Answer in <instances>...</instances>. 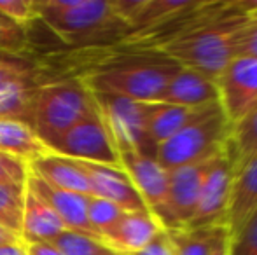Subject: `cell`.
<instances>
[{"mask_svg": "<svg viewBox=\"0 0 257 255\" xmlns=\"http://www.w3.org/2000/svg\"><path fill=\"white\" fill-rule=\"evenodd\" d=\"M245 16L234 2H206L198 20L179 37L158 49L180 67L217 81L234 58Z\"/></svg>", "mask_w": 257, "mask_h": 255, "instance_id": "1", "label": "cell"}, {"mask_svg": "<svg viewBox=\"0 0 257 255\" xmlns=\"http://www.w3.org/2000/svg\"><path fill=\"white\" fill-rule=\"evenodd\" d=\"M180 65L161 51H133L119 55L107 65L82 75L93 95H114L135 102H156Z\"/></svg>", "mask_w": 257, "mask_h": 255, "instance_id": "2", "label": "cell"}, {"mask_svg": "<svg viewBox=\"0 0 257 255\" xmlns=\"http://www.w3.org/2000/svg\"><path fill=\"white\" fill-rule=\"evenodd\" d=\"M35 13L67 46H91L117 41L130 28L114 13L110 0H35Z\"/></svg>", "mask_w": 257, "mask_h": 255, "instance_id": "3", "label": "cell"}, {"mask_svg": "<svg viewBox=\"0 0 257 255\" xmlns=\"http://www.w3.org/2000/svg\"><path fill=\"white\" fill-rule=\"evenodd\" d=\"M98 112L95 95L79 79H65L34 89L28 124L49 145L79 121Z\"/></svg>", "mask_w": 257, "mask_h": 255, "instance_id": "4", "label": "cell"}, {"mask_svg": "<svg viewBox=\"0 0 257 255\" xmlns=\"http://www.w3.org/2000/svg\"><path fill=\"white\" fill-rule=\"evenodd\" d=\"M231 124L217 103L203 117L156 147V159L166 170L210 161L229 149Z\"/></svg>", "mask_w": 257, "mask_h": 255, "instance_id": "5", "label": "cell"}, {"mask_svg": "<svg viewBox=\"0 0 257 255\" xmlns=\"http://www.w3.org/2000/svg\"><path fill=\"white\" fill-rule=\"evenodd\" d=\"M98 114L117 152H139L156 157L147 131V103L114 95H95Z\"/></svg>", "mask_w": 257, "mask_h": 255, "instance_id": "6", "label": "cell"}, {"mask_svg": "<svg viewBox=\"0 0 257 255\" xmlns=\"http://www.w3.org/2000/svg\"><path fill=\"white\" fill-rule=\"evenodd\" d=\"M49 150L58 156L82 163L121 166L119 152L98 112L79 121L75 126L63 133L49 145Z\"/></svg>", "mask_w": 257, "mask_h": 255, "instance_id": "7", "label": "cell"}, {"mask_svg": "<svg viewBox=\"0 0 257 255\" xmlns=\"http://www.w3.org/2000/svg\"><path fill=\"white\" fill-rule=\"evenodd\" d=\"M119 163L126 171L147 211L166 231H175L168 208V170L153 156L139 152H119Z\"/></svg>", "mask_w": 257, "mask_h": 255, "instance_id": "8", "label": "cell"}, {"mask_svg": "<svg viewBox=\"0 0 257 255\" xmlns=\"http://www.w3.org/2000/svg\"><path fill=\"white\" fill-rule=\"evenodd\" d=\"M234 163L229 149L212 161L206 170L201 189L198 194L194 213L186 229L226 227V210L229 199L231 180H233Z\"/></svg>", "mask_w": 257, "mask_h": 255, "instance_id": "9", "label": "cell"}, {"mask_svg": "<svg viewBox=\"0 0 257 255\" xmlns=\"http://www.w3.org/2000/svg\"><path fill=\"white\" fill-rule=\"evenodd\" d=\"M219 105L229 124L240 123L257 107V58L234 56L215 81Z\"/></svg>", "mask_w": 257, "mask_h": 255, "instance_id": "10", "label": "cell"}, {"mask_svg": "<svg viewBox=\"0 0 257 255\" xmlns=\"http://www.w3.org/2000/svg\"><path fill=\"white\" fill-rule=\"evenodd\" d=\"M88 177L91 196L102 197L124 211H147L140 194L121 166H107V164H93L77 161Z\"/></svg>", "mask_w": 257, "mask_h": 255, "instance_id": "11", "label": "cell"}, {"mask_svg": "<svg viewBox=\"0 0 257 255\" xmlns=\"http://www.w3.org/2000/svg\"><path fill=\"white\" fill-rule=\"evenodd\" d=\"M213 159L168 170V208L175 231L186 229L189 224L194 213L201 182Z\"/></svg>", "mask_w": 257, "mask_h": 255, "instance_id": "12", "label": "cell"}, {"mask_svg": "<svg viewBox=\"0 0 257 255\" xmlns=\"http://www.w3.org/2000/svg\"><path fill=\"white\" fill-rule=\"evenodd\" d=\"M233 163V180L224 222L229 236L240 231L241 225L257 211V157H247Z\"/></svg>", "mask_w": 257, "mask_h": 255, "instance_id": "13", "label": "cell"}, {"mask_svg": "<svg viewBox=\"0 0 257 255\" xmlns=\"http://www.w3.org/2000/svg\"><path fill=\"white\" fill-rule=\"evenodd\" d=\"M156 102L186 109H201L219 103V91L213 79L180 67Z\"/></svg>", "mask_w": 257, "mask_h": 255, "instance_id": "14", "label": "cell"}, {"mask_svg": "<svg viewBox=\"0 0 257 255\" xmlns=\"http://www.w3.org/2000/svg\"><path fill=\"white\" fill-rule=\"evenodd\" d=\"M27 187L30 191H34L39 197H42L53 208V211L61 218V222H63L68 231L84 232V234L95 236L88 224L89 196L51 187L46 182H42L41 178L34 177L30 171H28Z\"/></svg>", "mask_w": 257, "mask_h": 255, "instance_id": "15", "label": "cell"}, {"mask_svg": "<svg viewBox=\"0 0 257 255\" xmlns=\"http://www.w3.org/2000/svg\"><path fill=\"white\" fill-rule=\"evenodd\" d=\"M161 229V224L149 211H124L102 241L117 255H135Z\"/></svg>", "mask_w": 257, "mask_h": 255, "instance_id": "16", "label": "cell"}, {"mask_svg": "<svg viewBox=\"0 0 257 255\" xmlns=\"http://www.w3.org/2000/svg\"><path fill=\"white\" fill-rule=\"evenodd\" d=\"M63 231H67V227L61 222V218L53 211V208L42 197H39L34 191L27 187L23 218H21V241L25 245L51 243Z\"/></svg>", "mask_w": 257, "mask_h": 255, "instance_id": "17", "label": "cell"}, {"mask_svg": "<svg viewBox=\"0 0 257 255\" xmlns=\"http://www.w3.org/2000/svg\"><path fill=\"white\" fill-rule=\"evenodd\" d=\"M28 171L51 187L91 196L88 177L74 159L49 152L28 164Z\"/></svg>", "mask_w": 257, "mask_h": 255, "instance_id": "18", "label": "cell"}, {"mask_svg": "<svg viewBox=\"0 0 257 255\" xmlns=\"http://www.w3.org/2000/svg\"><path fill=\"white\" fill-rule=\"evenodd\" d=\"M215 105L201 107V109H186V107L168 105V103L149 102L147 103V131H149L151 140L158 147L159 143L172 138L180 129L203 117Z\"/></svg>", "mask_w": 257, "mask_h": 255, "instance_id": "19", "label": "cell"}, {"mask_svg": "<svg viewBox=\"0 0 257 255\" xmlns=\"http://www.w3.org/2000/svg\"><path fill=\"white\" fill-rule=\"evenodd\" d=\"M0 152L30 164L51 150L28 123L6 117L0 119Z\"/></svg>", "mask_w": 257, "mask_h": 255, "instance_id": "20", "label": "cell"}, {"mask_svg": "<svg viewBox=\"0 0 257 255\" xmlns=\"http://www.w3.org/2000/svg\"><path fill=\"white\" fill-rule=\"evenodd\" d=\"M170 232L175 255H212L215 246L229 236L226 227L179 229Z\"/></svg>", "mask_w": 257, "mask_h": 255, "instance_id": "21", "label": "cell"}, {"mask_svg": "<svg viewBox=\"0 0 257 255\" xmlns=\"http://www.w3.org/2000/svg\"><path fill=\"white\" fill-rule=\"evenodd\" d=\"M27 184H0V227L20 238Z\"/></svg>", "mask_w": 257, "mask_h": 255, "instance_id": "22", "label": "cell"}, {"mask_svg": "<svg viewBox=\"0 0 257 255\" xmlns=\"http://www.w3.org/2000/svg\"><path fill=\"white\" fill-rule=\"evenodd\" d=\"M229 154L233 161L257 157V107L231 126Z\"/></svg>", "mask_w": 257, "mask_h": 255, "instance_id": "23", "label": "cell"}, {"mask_svg": "<svg viewBox=\"0 0 257 255\" xmlns=\"http://www.w3.org/2000/svg\"><path fill=\"white\" fill-rule=\"evenodd\" d=\"M51 243L63 255H117L96 236L68 231V229L56 236Z\"/></svg>", "mask_w": 257, "mask_h": 255, "instance_id": "24", "label": "cell"}, {"mask_svg": "<svg viewBox=\"0 0 257 255\" xmlns=\"http://www.w3.org/2000/svg\"><path fill=\"white\" fill-rule=\"evenodd\" d=\"M35 68L28 60L16 55H0V91L13 86H34Z\"/></svg>", "mask_w": 257, "mask_h": 255, "instance_id": "25", "label": "cell"}, {"mask_svg": "<svg viewBox=\"0 0 257 255\" xmlns=\"http://www.w3.org/2000/svg\"><path fill=\"white\" fill-rule=\"evenodd\" d=\"M37 86L39 84L13 86V88L0 91V119L9 117V119H21L28 123L32 95Z\"/></svg>", "mask_w": 257, "mask_h": 255, "instance_id": "26", "label": "cell"}, {"mask_svg": "<svg viewBox=\"0 0 257 255\" xmlns=\"http://www.w3.org/2000/svg\"><path fill=\"white\" fill-rule=\"evenodd\" d=\"M124 210L115 206L114 203L102 197L89 196L88 201V224L91 227L93 234L102 239L122 217Z\"/></svg>", "mask_w": 257, "mask_h": 255, "instance_id": "27", "label": "cell"}, {"mask_svg": "<svg viewBox=\"0 0 257 255\" xmlns=\"http://www.w3.org/2000/svg\"><path fill=\"white\" fill-rule=\"evenodd\" d=\"M30 48L28 27L11 21L0 14V55H21Z\"/></svg>", "mask_w": 257, "mask_h": 255, "instance_id": "28", "label": "cell"}, {"mask_svg": "<svg viewBox=\"0 0 257 255\" xmlns=\"http://www.w3.org/2000/svg\"><path fill=\"white\" fill-rule=\"evenodd\" d=\"M229 255H257V211L229 236Z\"/></svg>", "mask_w": 257, "mask_h": 255, "instance_id": "29", "label": "cell"}, {"mask_svg": "<svg viewBox=\"0 0 257 255\" xmlns=\"http://www.w3.org/2000/svg\"><path fill=\"white\" fill-rule=\"evenodd\" d=\"M0 14L21 27H30L37 20L35 0H0Z\"/></svg>", "mask_w": 257, "mask_h": 255, "instance_id": "30", "label": "cell"}, {"mask_svg": "<svg viewBox=\"0 0 257 255\" xmlns=\"http://www.w3.org/2000/svg\"><path fill=\"white\" fill-rule=\"evenodd\" d=\"M234 56L257 58V13L252 14V16H247V20H245L236 39Z\"/></svg>", "mask_w": 257, "mask_h": 255, "instance_id": "31", "label": "cell"}, {"mask_svg": "<svg viewBox=\"0 0 257 255\" xmlns=\"http://www.w3.org/2000/svg\"><path fill=\"white\" fill-rule=\"evenodd\" d=\"M28 164L0 152V184H27Z\"/></svg>", "mask_w": 257, "mask_h": 255, "instance_id": "32", "label": "cell"}, {"mask_svg": "<svg viewBox=\"0 0 257 255\" xmlns=\"http://www.w3.org/2000/svg\"><path fill=\"white\" fill-rule=\"evenodd\" d=\"M135 255H175L172 232L166 231V229H161V231Z\"/></svg>", "mask_w": 257, "mask_h": 255, "instance_id": "33", "label": "cell"}, {"mask_svg": "<svg viewBox=\"0 0 257 255\" xmlns=\"http://www.w3.org/2000/svg\"><path fill=\"white\" fill-rule=\"evenodd\" d=\"M28 255H63L53 243H32L27 245Z\"/></svg>", "mask_w": 257, "mask_h": 255, "instance_id": "34", "label": "cell"}, {"mask_svg": "<svg viewBox=\"0 0 257 255\" xmlns=\"http://www.w3.org/2000/svg\"><path fill=\"white\" fill-rule=\"evenodd\" d=\"M0 255H28L27 245H25L21 239L13 243H6V245H0Z\"/></svg>", "mask_w": 257, "mask_h": 255, "instance_id": "35", "label": "cell"}, {"mask_svg": "<svg viewBox=\"0 0 257 255\" xmlns=\"http://www.w3.org/2000/svg\"><path fill=\"white\" fill-rule=\"evenodd\" d=\"M18 236L13 234V232L6 231L4 227H0V245H6V243H13V241H18Z\"/></svg>", "mask_w": 257, "mask_h": 255, "instance_id": "36", "label": "cell"}, {"mask_svg": "<svg viewBox=\"0 0 257 255\" xmlns=\"http://www.w3.org/2000/svg\"><path fill=\"white\" fill-rule=\"evenodd\" d=\"M212 255H229V236L215 246V250L212 252Z\"/></svg>", "mask_w": 257, "mask_h": 255, "instance_id": "37", "label": "cell"}]
</instances>
